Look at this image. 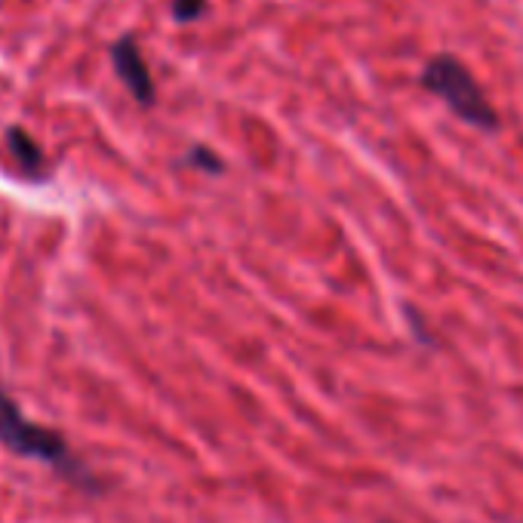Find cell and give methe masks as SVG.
Listing matches in <instances>:
<instances>
[{
    "label": "cell",
    "mask_w": 523,
    "mask_h": 523,
    "mask_svg": "<svg viewBox=\"0 0 523 523\" xmlns=\"http://www.w3.org/2000/svg\"><path fill=\"white\" fill-rule=\"evenodd\" d=\"M111 62L117 77L124 80L127 90L133 93V99L139 105H151L154 102V84H151V71L136 47L133 37H120L117 44L111 47Z\"/></svg>",
    "instance_id": "3957f363"
},
{
    "label": "cell",
    "mask_w": 523,
    "mask_h": 523,
    "mask_svg": "<svg viewBox=\"0 0 523 523\" xmlns=\"http://www.w3.org/2000/svg\"><path fill=\"white\" fill-rule=\"evenodd\" d=\"M191 160H194V164H200V167H207L210 173H219V170H222V164H219L216 157H210V154H207V148H194Z\"/></svg>",
    "instance_id": "8992f818"
},
{
    "label": "cell",
    "mask_w": 523,
    "mask_h": 523,
    "mask_svg": "<svg viewBox=\"0 0 523 523\" xmlns=\"http://www.w3.org/2000/svg\"><path fill=\"white\" fill-rule=\"evenodd\" d=\"M7 145L13 151V157L19 160V167L28 173V176H40L44 173V151H40V145L25 133V130H10L7 133Z\"/></svg>",
    "instance_id": "277c9868"
},
{
    "label": "cell",
    "mask_w": 523,
    "mask_h": 523,
    "mask_svg": "<svg viewBox=\"0 0 523 523\" xmlns=\"http://www.w3.org/2000/svg\"><path fill=\"white\" fill-rule=\"evenodd\" d=\"M0 444H4L10 453L22 456V459H37V462L62 471L68 480H74V487H80V490L99 493L96 474L87 471L84 462L74 456V450L68 447V440L59 431L47 428V425H37V422L25 419L19 404L4 388H0Z\"/></svg>",
    "instance_id": "6da1fadb"
},
{
    "label": "cell",
    "mask_w": 523,
    "mask_h": 523,
    "mask_svg": "<svg viewBox=\"0 0 523 523\" xmlns=\"http://www.w3.org/2000/svg\"><path fill=\"white\" fill-rule=\"evenodd\" d=\"M207 10V0H173V16L179 22H194Z\"/></svg>",
    "instance_id": "5b68a950"
},
{
    "label": "cell",
    "mask_w": 523,
    "mask_h": 523,
    "mask_svg": "<svg viewBox=\"0 0 523 523\" xmlns=\"http://www.w3.org/2000/svg\"><path fill=\"white\" fill-rule=\"evenodd\" d=\"M422 84L444 99L462 120H468L471 127L480 130H493L496 127V111L490 108L484 90L477 87V80L468 74V68L462 62H456L453 56H437L425 65Z\"/></svg>",
    "instance_id": "7a4b0ae2"
}]
</instances>
